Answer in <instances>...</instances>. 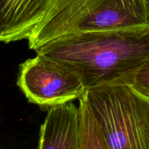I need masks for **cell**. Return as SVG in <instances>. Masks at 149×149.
Returning a JSON list of instances; mask_svg holds the SVG:
<instances>
[{"instance_id": "6", "label": "cell", "mask_w": 149, "mask_h": 149, "mask_svg": "<svg viewBox=\"0 0 149 149\" xmlns=\"http://www.w3.org/2000/svg\"><path fill=\"white\" fill-rule=\"evenodd\" d=\"M51 2L52 0H0V42L28 40Z\"/></svg>"}, {"instance_id": "2", "label": "cell", "mask_w": 149, "mask_h": 149, "mask_svg": "<svg viewBox=\"0 0 149 149\" xmlns=\"http://www.w3.org/2000/svg\"><path fill=\"white\" fill-rule=\"evenodd\" d=\"M146 27L144 0H52L28 41L36 50L68 35Z\"/></svg>"}, {"instance_id": "3", "label": "cell", "mask_w": 149, "mask_h": 149, "mask_svg": "<svg viewBox=\"0 0 149 149\" xmlns=\"http://www.w3.org/2000/svg\"><path fill=\"white\" fill-rule=\"evenodd\" d=\"M83 98L108 149H149V97L131 84H105Z\"/></svg>"}, {"instance_id": "5", "label": "cell", "mask_w": 149, "mask_h": 149, "mask_svg": "<svg viewBox=\"0 0 149 149\" xmlns=\"http://www.w3.org/2000/svg\"><path fill=\"white\" fill-rule=\"evenodd\" d=\"M38 149H81L79 106L72 102L47 109Z\"/></svg>"}, {"instance_id": "9", "label": "cell", "mask_w": 149, "mask_h": 149, "mask_svg": "<svg viewBox=\"0 0 149 149\" xmlns=\"http://www.w3.org/2000/svg\"><path fill=\"white\" fill-rule=\"evenodd\" d=\"M146 4V8L147 11V16H148V24L149 27V0H144Z\"/></svg>"}, {"instance_id": "7", "label": "cell", "mask_w": 149, "mask_h": 149, "mask_svg": "<svg viewBox=\"0 0 149 149\" xmlns=\"http://www.w3.org/2000/svg\"><path fill=\"white\" fill-rule=\"evenodd\" d=\"M81 149H108L83 97L79 100Z\"/></svg>"}, {"instance_id": "10", "label": "cell", "mask_w": 149, "mask_h": 149, "mask_svg": "<svg viewBox=\"0 0 149 149\" xmlns=\"http://www.w3.org/2000/svg\"><path fill=\"white\" fill-rule=\"evenodd\" d=\"M0 149H1V148H0Z\"/></svg>"}, {"instance_id": "8", "label": "cell", "mask_w": 149, "mask_h": 149, "mask_svg": "<svg viewBox=\"0 0 149 149\" xmlns=\"http://www.w3.org/2000/svg\"><path fill=\"white\" fill-rule=\"evenodd\" d=\"M132 86L141 94L149 97V56L135 74Z\"/></svg>"}, {"instance_id": "1", "label": "cell", "mask_w": 149, "mask_h": 149, "mask_svg": "<svg viewBox=\"0 0 149 149\" xmlns=\"http://www.w3.org/2000/svg\"><path fill=\"white\" fill-rule=\"evenodd\" d=\"M34 51L75 72L87 90L132 85L149 56V27L68 35Z\"/></svg>"}, {"instance_id": "4", "label": "cell", "mask_w": 149, "mask_h": 149, "mask_svg": "<svg viewBox=\"0 0 149 149\" xmlns=\"http://www.w3.org/2000/svg\"><path fill=\"white\" fill-rule=\"evenodd\" d=\"M17 85L28 101L46 109L79 100L87 91L75 72L39 55L20 64Z\"/></svg>"}]
</instances>
